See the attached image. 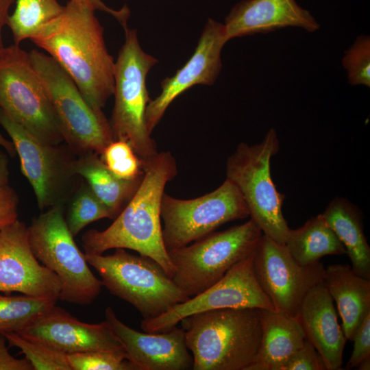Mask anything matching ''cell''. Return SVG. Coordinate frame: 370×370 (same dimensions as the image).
I'll return each mask as SVG.
<instances>
[{
    "instance_id": "obj_20",
    "label": "cell",
    "mask_w": 370,
    "mask_h": 370,
    "mask_svg": "<svg viewBox=\"0 0 370 370\" xmlns=\"http://www.w3.org/2000/svg\"><path fill=\"white\" fill-rule=\"evenodd\" d=\"M295 318L306 339L322 358L326 370L341 369L347 338L338 323L333 299L323 282L305 295Z\"/></svg>"
},
{
    "instance_id": "obj_21",
    "label": "cell",
    "mask_w": 370,
    "mask_h": 370,
    "mask_svg": "<svg viewBox=\"0 0 370 370\" xmlns=\"http://www.w3.org/2000/svg\"><path fill=\"white\" fill-rule=\"evenodd\" d=\"M323 282L336 304L344 334L353 341L370 314V280L356 274L348 264H336L325 269Z\"/></svg>"
},
{
    "instance_id": "obj_38",
    "label": "cell",
    "mask_w": 370,
    "mask_h": 370,
    "mask_svg": "<svg viewBox=\"0 0 370 370\" xmlns=\"http://www.w3.org/2000/svg\"><path fill=\"white\" fill-rule=\"evenodd\" d=\"M16 0H0V49L3 45L2 39V31L5 25H7L8 19L10 16V9Z\"/></svg>"
},
{
    "instance_id": "obj_3",
    "label": "cell",
    "mask_w": 370,
    "mask_h": 370,
    "mask_svg": "<svg viewBox=\"0 0 370 370\" xmlns=\"http://www.w3.org/2000/svg\"><path fill=\"white\" fill-rule=\"evenodd\" d=\"M193 370H247L258 353L262 327L258 308H223L183 319Z\"/></svg>"
},
{
    "instance_id": "obj_14",
    "label": "cell",
    "mask_w": 370,
    "mask_h": 370,
    "mask_svg": "<svg viewBox=\"0 0 370 370\" xmlns=\"http://www.w3.org/2000/svg\"><path fill=\"white\" fill-rule=\"evenodd\" d=\"M253 268L275 310L293 317L308 292L323 282L325 272L320 261L302 265L284 244L264 234L253 254Z\"/></svg>"
},
{
    "instance_id": "obj_35",
    "label": "cell",
    "mask_w": 370,
    "mask_h": 370,
    "mask_svg": "<svg viewBox=\"0 0 370 370\" xmlns=\"http://www.w3.org/2000/svg\"><path fill=\"white\" fill-rule=\"evenodd\" d=\"M18 197L8 184L0 186V229L18 219Z\"/></svg>"
},
{
    "instance_id": "obj_31",
    "label": "cell",
    "mask_w": 370,
    "mask_h": 370,
    "mask_svg": "<svg viewBox=\"0 0 370 370\" xmlns=\"http://www.w3.org/2000/svg\"><path fill=\"white\" fill-rule=\"evenodd\" d=\"M342 64L352 86H370V36H358L345 51Z\"/></svg>"
},
{
    "instance_id": "obj_11",
    "label": "cell",
    "mask_w": 370,
    "mask_h": 370,
    "mask_svg": "<svg viewBox=\"0 0 370 370\" xmlns=\"http://www.w3.org/2000/svg\"><path fill=\"white\" fill-rule=\"evenodd\" d=\"M162 238L167 251L186 246L221 225L249 216L247 206L230 180L201 197L182 199L164 194L161 204Z\"/></svg>"
},
{
    "instance_id": "obj_36",
    "label": "cell",
    "mask_w": 370,
    "mask_h": 370,
    "mask_svg": "<svg viewBox=\"0 0 370 370\" xmlns=\"http://www.w3.org/2000/svg\"><path fill=\"white\" fill-rule=\"evenodd\" d=\"M5 341L4 336L0 334V370H34L26 358L18 359L10 354Z\"/></svg>"
},
{
    "instance_id": "obj_13",
    "label": "cell",
    "mask_w": 370,
    "mask_h": 370,
    "mask_svg": "<svg viewBox=\"0 0 370 370\" xmlns=\"http://www.w3.org/2000/svg\"><path fill=\"white\" fill-rule=\"evenodd\" d=\"M253 254L236 263L221 280L201 293L158 317L143 319L140 328L145 332H163L177 326L188 316L218 309L275 310L256 278Z\"/></svg>"
},
{
    "instance_id": "obj_22",
    "label": "cell",
    "mask_w": 370,
    "mask_h": 370,
    "mask_svg": "<svg viewBox=\"0 0 370 370\" xmlns=\"http://www.w3.org/2000/svg\"><path fill=\"white\" fill-rule=\"evenodd\" d=\"M262 336L258 353L247 370H275L306 340L295 317L274 309H259Z\"/></svg>"
},
{
    "instance_id": "obj_37",
    "label": "cell",
    "mask_w": 370,
    "mask_h": 370,
    "mask_svg": "<svg viewBox=\"0 0 370 370\" xmlns=\"http://www.w3.org/2000/svg\"><path fill=\"white\" fill-rule=\"evenodd\" d=\"M83 2L95 11L99 10L104 12L112 15L122 25L123 29L127 27V20L130 15V10L125 5L119 10H114L104 3L102 0H77Z\"/></svg>"
},
{
    "instance_id": "obj_40",
    "label": "cell",
    "mask_w": 370,
    "mask_h": 370,
    "mask_svg": "<svg viewBox=\"0 0 370 370\" xmlns=\"http://www.w3.org/2000/svg\"><path fill=\"white\" fill-rule=\"evenodd\" d=\"M0 147H3L7 153L11 156H15L16 151L14 146L11 140H8L3 134L0 132Z\"/></svg>"
},
{
    "instance_id": "obj_23",
    "label": "cell",
    "mask_w": 370,
    "mask_h": 370,
    "mask_svg": "<svg viewBox=\"0 0 370 370\" xmlns=\"http://www.w3.org/2000/svg\"><path fill=\"white\" fill-rule=\"evenodd\" d=\"M321 214L345 247L352 271L370 280V247L363 232L360 210L347 199L336 197Z\"/></svg>"
},
{
    "instance_id": "obj_6",
    "label": "cell",
    "mask_w": 370,
    "mask_h": 370,
    "mask_svg": "<svg viewBox=\"0 0 370 370\" xmlns=\"http://www.w3.org/2000/svg\"><path fill=\"white\" fill-rule=\"evenodd\" d=\"M29 56L69 148L78 156L100 155L114 140L103 111L90 106L72 78L50 56L37 49Z\"/></svg>"
},
{
    "instance_id": "obj_19",
    "label": "cell",
    "mask_w": 370,
    "mask_h": 370,
    "mask_svg": "<svg viewBox=\"0 0 370 370\" xmlns=\"http://www.w3.org/2000/svg\"><path fill=\"white\" fill-rule=\"evenodd\" d=\"M223 25L228 41L288 27L310 33L320 29L311 12L295 0H242L232 8Z\"/></svg>"
},
{
    "instance_id": "obj_41",
    "label": "cell",
    "mask_w": 370,
    "mask_h": 370,
    "mask_svg": "<svg viewBox=\"0 0 370 370\" xmlns=\"http://www.w3.org/2000/svg\"><path fill=\"white\" fill-rule=\"evenodd\" d=\"M358 370H369L370 369V357L362 360L356 367Z\"/></svg>"
},
{
    "instance_id": "obj_27",
    "label": "cell",
    "mask_w": 370,
    "mask_h": 370,
    "mask_svg": "<svg viewBox=\"0 0 370 370\" xmlns=\"http://www.w3.org/2000/svg\"><path fill=\"white\" fill-rule=\"evenodd\" d=\"M57 301L48 297L0 294V334L18 332L48 312Z\"/></svg>"
},
{
    "instance_id": "obj_4",
    "label": "cell",
    "mask_w": 370,
    "mask_h": 370,
    "mask_svg": "<svg viewBox=\"0 0 370 370\" xmlns=\"http://www.w3.org/2000/svg\"><path fill=\"white\" fill-rule=\"evenodd\" d=\"M124 31L125 42L115 62L114 105L109 123L113 140L127 142L145 162L158 153L147 130L145 112L150 101L147 76L158 60L143 50L136 29Z\"/></svg>"
},
{
    "instance_id": "obj_33",
    "label": "cell",
    "mask_w": 370,
    "mask_h": 370,
    "mask_svg": "<svg viewBox=\"0 0 370 370\" xmlns=\"http://www.w3.org/2000/svg\"><path fill=\"white\" fill-rule=\"evenodd\" d=\"M275 370H326L314 347L305 340L304 345L280 363Z\"/></svg>"
},
{
    "instance_id": "obj_9",
    "label": "cell",
    "mask_w": 370,
    "mask_h": 370,
    "mask_svg": "<svg viewBox=\"0 0 370 370\" xmlns=\"http://www.w3.org/2000/svg\"><path fill=\"white\" fill-rule=\"evenodd\" d=\"M31 249L39 262L53 272L61 284L59 299L87 305L99 295L102 283L91 271L64 215L63 204L47 209L27 227Z\"/></svg>"
},
{
    "instance_id": "obj_12",
    "label": "cell",
    "mask_w": 370,
    "mask_h": 370,
    "mask_svg": "<svg viewBox=\"0 0 370 370\" xmlns=\"http://www.w3.org/2000/svg\"><path fill=\"white\" fill-rule=\"evenodd\" d=\"M0 125L9 135L21 170L32 186L40 210L64 204L75 173V158L60 145L37 138L0 108Z\"/></svg>"
},
{
    "instance_id": "obj_5",
    "label": "cell",
    "mask_w": 370,
    "mask_h": 370,
    "mask_svg": "<svg viewBox=\"0 0 370 370\" xmlns=\"http://www.w3.org/2000/svg\"><path fill=\"white\" fill-rule=\"evenodd\" d=\"M89 265L113 295L132 304L143 319L158 317L189 299L162 266L149 257L125 249L114 254H85Z\"/></svg>"
},
{
    "instance_id": "obj_7",
    "label": "cell",
    "mask_w": 370,
    "mask_h": 370,
    "mask_svg": "<svg viewBox=\"0 0 370 370\" xmlns=\"http://www.w3.org/2000/svg\"><path fill=\"white\" fill-rule=\"evenodd\" d=\"M263 234L250 219L224 231L213 232L191 245L169 250L172 280L189 298L221 280L236 263L252 255Z\"/></svg>"
},
{
    "instance_id": "obj_28",
    "label": "cell",
    "mask_w": 370,
    "mask_h": 370,
    "mask_svg": "<svg viewBox=\"0 0 370 370\" xmlns=\"http://www.w3.org/2000/svg\"><path fill=\"white\" fill-rule=\"evenodd\" d=\"M113 217L108 209L101 203L86 184L75 193L68 210L66 223L75 237L88 224Z\"/></svg>"
},
{
    "instance_id": "obj_18",
    "label": "cell",
    "mask_w": 370,
    "mask_h": 370,
    "mask_svg": "<svg viewBox=\"0 0 370 370\" xmlns=\"http://www.w3.org/2000/svg\"><path fill=\"white\" fill-rule=\"evenodd\" d=\"M105 321L126 354V359L136 370H190L193 359L185 341L182 328L163 332H141L125 324L108 306Z\"/></svg>"
},
{
    "instance_id": "obj_17",
    "label": "cell",
    "mask_w": 370,
    "mask_h": 370,
    "mask_svg": "<svg viewBox=\"0 0 370 370\" xmlns=\"http://www.w3.org/2000/svg\"><path fill=\"white\" fill-rule=\"evenodd\" d=\"M17 334L65 354L95 350L125 353L106 321L85 323L56 305Z\"/></svg>"
},
{
    "instance_id": "obj_24",
    "label": "cell",
    "mask_w": 370,
    "mask_h": 370,
    "mask_svg": "<svg viewBox=\"0 0 370 370\" xmlns=\"http://www.w3.org/2000/svg\"><path fill=\"white\" fill-rule=\"evenodd\" d=\"M99 156L95 153L78 156L74 171L86 181L115 219L134 195L143 177L132 181L120 180L108 170Z\"/></svg>"
},
{
    "instance_id": "obj_32",
    "label": "cell",
    "mask_w": 370,
    "mask_h": 370,
    "mask_svg": "<svg viewBox=\"0 0 370 370\" xmlns=\"http://www.w3.org/2000/svg\"><path fill=\"white\" fill-rule=\"evenodd\" d=\"M71 370H136L125 353L88 351L66 354Z\"/></svg>"
},
{
    "instance_id": "obj_1",
    "label": "cell",
    "mask_w": 370,
    "mask_h": 370,
    "mask_svg": "<svg viewBox=\"0 0 370 370\" xmlns=\"http://www.w3.org/2000/svg\"><path fill=\"white\" fill-rule=\"evenodd\" d=\"M29 40L69 75L92 108L102 110L114 93L115 62L92 8L69 0L61 14Z\"/></svg>"
},
{
    "instance_id": "obj_15",
    "label": "cell",
    "mask_w": 370,
    "mask_h": 370,
    "mask_svg": "<svg viewBox=\"0 0 370 370\" xmlns=\"http://www.w3.org/2000/svg\"><path fill=\"white\" fill-rule=\"evenodd\" d=\"M60 291L57 275L34 256L27 226L17 219L0 229V292L58 300Z\"/></svg>"
},
{
    "instance_id": "obj_34",
    "label": "cell",
    "mask_w": 370,
    "mask_h": 370,
    "mask_svg": "<svg viewBox=\"0 0 370 370\" xmlns=\"http://www.w3.org/2000/svg\"><path fill=\"white\" fill-rule=\"evenodd\" d=\"M353 352L347 363L346 369H352L365 358L370 357V314L358 329L354 338Z\"/></svg>"
},
{
    "instance_id": "obj_30",
    "label": "cell",
    "mask_w": 370,
    "mask_h": 370,
    "mask_svg": "<svg viewBox=\"0 0 370 370\" xmlns=\"http://www.w3.org/2000/svg\"><path fill=\"white\" fill-rule=\"evenodd\" d=\"M99 156L108 170L120 180H135L144 174L143 160L127 142L112 140Z\"/></svg>"
},
{
    "instance_id": "obj_26",
    "label": "cell",
    "mask_w": 370,
    "mask_h": 370,
    "mask_svg": "<svg viewBox=\"0 0 370 370\" xmlns=\"http://www.w3.org/2000/svg\"><path fill=\"white\" fill-rule=\"evenodd\" d=\"M63 9L58 0H16L15 9L7 23L14 44L30 39L41 27L58 17Z\"/></svg>"
},
{
    "instance_id": "obj_10",
    "label": "cell",
    "mask_w": 370,
    "mask_h": 370,
    "mask_svg": "<svg viewBox=\"0 0 370 370\" xmlns=\"http://www.w3.org/2000/svg\"><path fill=\"white\" fill-rule=\"evenodd\" d=\"M0 108L40 140L64 141L45 88L19 45L0 49Z\"/></svg>"
},
{
    "instance_id": "obj_2",
    "label": "cell",
    "mask_w": 370,
    "mask_h": 370,
    "mask_svg": "<svg viewBox=\"0 0 370 370\" xmlns=\"http://www.w3.org/2000/svg\"><path fill=\"white\" fill-rule=\"evenodd\" d=\"M144 174L134 195L114 222L104 230H90L82 238L85 254H103L127 249L159 263L172 278L174 267L162 233L161 204L166 184L177 175L171 152H158L143 162Z\"/></svg>"
},
{
    "instance_id": "obj_39",
    "label": "cell",
    "mask_w": 370,
    "mask_h": 370,
    "mask_svg": "<svg viewBox=\"0 0 370 370\" xmlns=\"http://www.w3.org/2000/svg\"><path fill=\"white\" fill-rule=\"evenodd\" d=\"M9 160L7 154L0 149V186L8 184Z\"/></svg>"
},
{
    "instance_id": "obj_25",
    "label": "cell",
    "mask_w": 370,
    "mask_h": 370,
    "mask_svg": "<svg viewBox=\"0 0 370 370\" xmlns=\"http://www.w3.org/2000/svg\"><path fill=\"white\" fill-rule=\"evenodd\" d=\"M284 245L302 265L316 263L326 255L346 254L345 247L321 214L311 217L297 229L290 228Z\"/></svg>"
},
{
    "instance_id": "obj_29",
    "label": "cell",
    "mask_w": 370,
    "mask_h": 370,
    "mask_svg": "<svg viewBox=\"0 0 370 370\" xmlns=\"http://www.w3.org/2000/svg\"><path fill=\"white\" fill-rule=\"evenodd\" d=\"M1 334L10 345L21 350L34 370H71L66 354L44 344L27 339L16 332Z\"/></svg>"
},
{
    "instance_id": "obj_16",
    "label": "cell",
    "mask_w": 370,
    "mask_h": 370,
    "mask_svg": "<svg viewBox=\"0 0 370 370\" xmlns=\"http://www.w3.org/2000/svg\"><path fill=\"white\" fill-rule=\"evenodd\" d=\"M227 41L224 25L209 18L190 58L172 77L162 81L160 95L149 102L145 123L150 134L167 108L182 93L197 84H214L222 67L221 50Z\"/></svg>"
},
{
    "instance_id": "obj_8",
    "label": "cell",
    "mask_w": 370,
    "mask_h": 370,
    "mask_svg": "<svg viewBox=\"0 0 370 370\" xmlns=\"http://www.w3.org/2000/svg\"><path fill=\"white\" fill-rule=\"evenodd\" d=\"M279 150L276 131L271 128L258 144H239L227 158L225 173L262 234L284 245L290 230L282 210L285 195L278 191L271 175V160Z\"/></svg>"
}]
</instances>
